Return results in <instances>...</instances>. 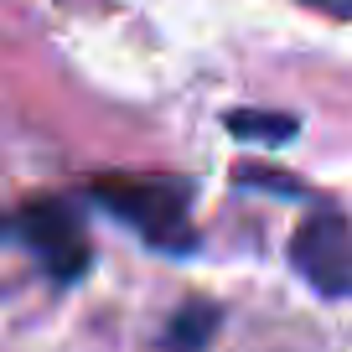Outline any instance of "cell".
Here are the masks:
<instances>
[{
    "label": "cell",
    "instance_id": "52a82bcc",
    "mask_svg": "<svg viewBox=\"0 0 352 352\" xmlns=\"http://www.w3.org/2000/svg\"><path fill=\"white\" fill-rule=\"evenodd\" d=\"M306 6H316L327 16H352V0H306Z\"/></svg>",
    "mask_w": 352,
    "mask_h": 352
},
{
    "label": "cell",
    "instance_id": "5b68a950",
    "mask_svg": "<svg viewBox=\"0 0 352 352\" xmlns=\"http://www.w3.org/2000/svg\"><path fill=\"white\" fill-rule=\"evenodd\" d=\"M228 130L239 140H264V145H285L290 135L300 130L290 114H259V109H233L228 114Z\"/></svg>",
    "mask_w": 352,
    "mask_h": 352
},
{
    "label": "cell",
    "instance_id": "6da1fadb",
    "mask_svg": "<svg viewBox=\"0 0 352 352\" xmlns=\"http://www.w3.org/2000/svg\"><path fill=\"white\" fill-rule=\"evenodd\" d=\"M94 202L130 223L140 239L161 249H192V187L166 171H99L88 182Z\"/></svg>",
    "mask_w": 352,
    "mask_h": 352
},
{
    "label": "cell",
    "instance_id": "8992f818",
    "mask_svg": "<svg viewBox=\"0 0 352 352\" xmlns=\"http://www.w3.org/2000/svg\"><path fill=\"white\" fill-rule=\"evenodd\" d=\"M239 182L243 187H270V192H285V197H296V182H280V171H259V166H243L239 171Z\"/></svg>",
    "mask_w": 352,
    "mask_h": 352
},
{
    "label": "cell",
    "instance_id": "3957f363",
    "mask_svg": "<svg viewBox=\"0 0 352 352\" xmlns=\"http://www.w3.org/2000/svg\"><path fill=\"white\" fill-rule=\"evenodd\" d=\"M290 259L321 296H352V223L342 212H316L300 223Z\"/></svg>",
    "mask_w": 352,
    "mask_h": 352
},
{
    "label": "cell",
    "instance_id": "277c9868",
    "mask_svg": "<svg viewBox=\"0 0 352 352\" xmlns=\"http://www.w3.org/2000/svg\"><path fill=\"white\" fill-rule=\"evenodd\" d=\"M212 331H218V306L187 300V306L171 316V327H166V352H202L212 342Z\"/></svg>",
    "mask_w": 352,
    "mask_h": 352
},
{
    "label": "cell",
    "instance_id": "7a4b0ae2",
    "mask_svg": "<svg viewBox=\"0 0 352 352\" xmlns=\"http://www.w3.org/2000/svg\"><path fill=\"white\" fill-rule=\"evenodd\" d=\"M16 228H21V239L36 249V259H42V270L52 280H78L88 270V228H83L73 202L32 197L21 208V218H16Z\"/></svg>",
    "mask_w": 352,
    "mask_h": 352
}]
</instances>
